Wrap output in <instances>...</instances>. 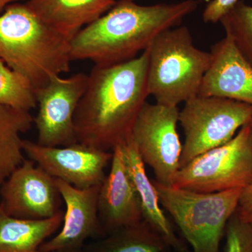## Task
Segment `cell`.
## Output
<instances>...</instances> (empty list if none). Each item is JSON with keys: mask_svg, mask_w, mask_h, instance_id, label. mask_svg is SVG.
I'll return each mask as SVG.
<instances>
[{"mask_svg": "<svg viewBox=\"0 0 252 252\" xmlns=\"http://www.w3.org/2000/svg\"><path fill=\"white\" fill-rule=\"evenodd\" d=\"M19 1H26V0H0V15L3 14L6 6Z\"/></svg>", "mask_w": 252, "mask_h": 252, "instance_id": "cell-25", "label": "cell"}, {"mask_svg": "<svg viewBox=\"0 0 252 252\" xmlns=\"http://www.w3.org/2000/svg\"><path fill=\"white\" fill-rule=\"evenodd\" d=\"M220 23L225 35L231 38L240 52L252 65V6L239 0Z\"/></svg>", "mask_w": 252, "mask_h": 252, "instance_id": "cell-21", "label": "cell"}, {"mask_svg": "<svg viewBox=\"0 0 252 252\" xmlns=\"http://www.w3.org/2000/svg\"><path fill=\"white\" fill-rule=\"evenodd\" d=\"M167 248L161 235L142 220L85 245L81 252H164Z\"/></svg>", "mask_w": 252, "mask_h": 252, "instance_id": "cell-19", "label": "cell"}, {"mask_svg": "<svg viewBox=\"0 0 252 252\" xmlns=\"http://www.w3.org/2000/svg\"><path fill=\"white\" fill-rule=\"evenodd\" d=\"M252 182V127L244 126L229 142L180 167L172 187L200 193L243 189Z\"/></svg>", "mask_w": 252, "mask_h": 252, "instance_id": "cell-6", "label": "cell"}, {"mask_svg": "<svg viewBox=\"0 0 252 252\" xmlns=\"http://www.w3.org/2000/svg\"><path fill=\"white\" fill-rule=\"evenodd\" d=\"M64 211L46 220L15 218L0 207V252H41L46 240L61 228Z\"/></svg>", "mask_w": 252, "mask_h": 252, "instance_id": "cell-17", "label": "cell"}, {"mask_svg": "<svg viewBox=\"0 0 252 252\" xmlns=\"http://www.w3.org/2000/svg\"><path fill=\"white\" fill-rule=\"evenodd\" d=\"M62 201L56 179L30 159H26L0 189V207L15 218H51L61 210Z\"/></svg>", "mask_w": 252, "mask_h": 252, "instance_id": "cell-11", "label": "cell"}, {"mask_svg": "<svg viewBox=\"0 0 252 252\" xmlns=\"http://www.w3.org/2000/svg\"><path fill=\"white\" fill-rule=\"evenodd\" d=\"M23 151L51 177L76 188L84 189L101 185L112 152H106L76 142L64 147H46L23 140Z\"/></svg>", "mask_w": 252, "mask_h": 252, "instance_id": "cell-10", "label": "cell"}, {"mask_svg": "<svg viewBox=\"0 0 252 252\" xmlns=\"http://www.w3.org/2000/svg\"><path fill=\"white\" fill-rule=\"evenodd\" d=\"M198 5V0L149 6L119 0L71 39L72 61L109 65L135 59L162 32L180 26Z\"/></svg>", "mask_w": 252, "mask_h": 252, "instance_id": "cell-2", "label": "cell"}, {"mask_svg": "<svg viewBox=\"0 0 252 252\" xmlns=\"http://www.w3.org/2000/svg\"><path fill=\"white\" fill-rule=\"evenodd\" d=\"M152 182L160 205L175 220L192 252H220L227 223L236 212L243 189L200 193Z\"/></svg>", "mask_w": 252, "mask_h": 252, "instance_id": "cell-5", "label": "cell"}, {"mask_svg": "<svg viewBox=\"0 0 252 252\" xmlns=\"http://www.w3.org/2000/svg\"><path fill=\"white\" fill-rule=\"evenodd\" d=\"M116 0H27L28 6L50 27L69 41L107 13Z\"/></svg>", "mask_w": 252, "mask_h": 252, "instance_id": "cell-15", "label": "cell"}, {"mask_svg": "<svg viewBox=\"0 0 252 252\" xmlns=\"http://www.w3.org/2000/svg\"><path fill=\"white\" fill-rule=\"evenodd\" d=\"M250 125H251L252 127V119L251 122H250Z\"/></svg>", "mask_w": 252, "mask_h": 252, "instance_id": "cell-27", "label": "cell"}, {"mask_svg": "<svg viewBox=\"0 0 252 252\" xmlns=\"http://www.w3.org/2000/svg\"><path fill=\"white\" fill-rule=\"evenodd\" d=\"M0 59L34 90L70 70V41L46 24L27 3H14L0 15Z\"/></svg>", "mask_w": 252, "mask_h": 252, "instance_id": "cell-3", "label": "cell"}, {"mask_svg": "<svg viewBox=\"0 0 252 252\" xmlns=\"http://www.w3.org/2000/svg\"><path fill=\"white\" fill-rule=\"evenodd\" d=\"M127 1H134V0H127Z\"/></svg>", "mask_w": 252, "mask_h": 252, "instance_id": "cell-28", "label": "cell"}, {"mask_svg": "<svg viewBox=\"0 0 252 252\" xmlns=\"http://www.w3.org/2000/svg\"><path fill=\"white\" fill-rule=\"evenodd\" d=\"M237 212L241 217L252 215V182L242 190Z\"/></svg>", "mask_w": 252, "mask_h": 252, "instance_id": "cell-24", "label": "cell"}, {"mask_svg": "<svg viewBox=\"0 0 252 252\" xmlns=\"http://www.w3.org/2000/svg\"><path fill=\"white\" fill-rule=\"evenodd\" d=\"M211 61L198 95L233 99L252 105V65L225 35L212 47Z\"/></svg>", "mask_w": 252, "mask_h": 252, "instance_id": "cell-14", "label": "cell"}, {"mask_svg": "<svg viewBox=\"0 0 252 252\" xmlns=\"http://www.w3.org/2000/svg\"><path fill=\"white\" fill-rule=\"evenodd\" d=\"M252 119L251 104L198 94L189 99L179 113V123L185 134L180 167L229 142Z\"/></svg>", "mask_w": 252, "mask_h": 252, "instance_id": "cell-7", "label": "cell"}, {"mask_svg": "<svg viewBox=\"0 0 252 252\" xmlns=\"http://www.w3.org/2000/svg\"><path fill=\"white\" fill-rule=\"evenodd\" d=\"M121 144L127 170L140 197L143 220L152 225L168 247L173 248L176 252H190L177 238L171 223L164 213L157 189L147 175L145 165L130 135Z\"/></svg>", "mask_w": 252, "mask_h": 252, "instance_id": "cell-16", "label": "cell"}, {"mask_svg": "<svg viewBox=\"0 0 252 252\" xmlns=\"http://www.w3.org/2000/svg\"><path fill=\"white\" fill-rule=\"evenodd\" d=\"M0 104L31 112L36 107L35 90L0 59Z\"/></svg>", "mask_w": 252, "mask_h": 252, "instance_id": "cell-20", "label": "cell"}, {"mask_svg": "<svg viewBox=\"0 0 252 252\" xmlns=\"http://www.w3.org/2000/svg\"><path fill=\"white\" fill-rule=\"evenodd\" d=\"M89 75L77 73L69 77L54 76L36 89L38 112L34 118L37 143L64 147L77 142L74 117L87 88Z\"/></svg>", "mask_w": 252, "mask_h": 252, "instance_id": "cell-9", "label": "cell"}, {"mask_svg": "<svg viewBox=\"0 0 252 252\" xmlns=\"http://www.w3.org/2000/svg\"><path fill=\"white\" fill-rule=\"evenodd\" d=\"M223 252H252V222L246 221L235 212L225 230Z\"/></svg>", "mask_w": 252, "mask_h": 252, "instance_id": "cell-22", "label": "cell"}, {"mask_svg": "<svg viewBox=\"0 0 252 252\" xmlns=\"http://www.w3.org/2000/svg\"><path fill=\"white\" fill-rule=\"evenodd\" d=\"M242 219H243V220H246V221L249 222H252V215H250V216H247V217H241Z\"/></svg>", "mask_w": 252, "mask_h": 252, "instance_id": "cell-26", "label": "cell"}, {"mask_svg": "<svg viewBox=\"0 0 252 252\" xmlns=\"http://www.w3.org/2000/svg\"><path fill=\"white\" fill-rule=\"evenodd\" d=\"M112 152L110 170L99 186L97 199L104 237L143 220L140 197L127 170L122 144Z\"/></svg>", "mask_w": 252, "mask_h": 252, "instance_id": "cell-13", "label": "cell"}, {"mask_svg": "<svg viewBox=\"0 0 252 252\" xmlns=\"http://www.w3.org/2000/svg\"><path fill=\"white\" fill-rule=\"evenodd\" d=\"M33 124L34 118L28 111L0 104V189L26 160L21 135Z\"/></svg>", "mask_w": 252, "mask_h": 252, "instance_id": "cell-18", "label": "cell"}, {"mask_svg": "<svg viewBox=\"0 0 252 252\" xmlns=\"http://www.w3.org/2000/svg\"><path fill=\"white\" fill-rule=\"evenodd\" d=\"M239 0H212L205 6L203 20L205 23H217L234 7Z\"/></svg>", "mask_w": 252, "mask_h": 252, "instance_id": "cell-23", "label": "cell"}, {"mask_svg": "<svg viewBox=\"0 0 252 252\" xmlns=\"http://www.w3.org/2000/svg\"><path fill=\"white\" fill-rule=\"evenodd\" d=\"M148 49L147 88L157 103L178 107L198 95L211 54L194 45L187 26L163 32Z\"/></svg>", "mask_w": 252, "mask_h": 252, "instance_id": "cell-4", "label": "cell"}, {"mask_svg": "<svg viewBox=\"0 0 252 252\" xmlns=\"http://www.w3.org/2000/svg\"><path fill=\"white\" fill-rule=\"evenodd\" d=\"M149 49L135 59L94 65L76 111L77 142L112 152L130 135L149 96Z\"/></svg>", "mask_w": 252, "mask_h": 252, "instance_id": "cell-1", "label": "cell"}, {"mask_svg": "<svg viewBox=\"0 0 252 252\" xmlns=\"http://www.w3.org/2000/svg\"><path fill=\"white\" fill-rule=\"evenodd\" d=\"M65 204L61 229L41 245V252H81L88 239L104 233L99 223L97 199L99 186L80 189L56 180Z\"/></svg>", "mask_w": 252, "mask_h": 252, "instance_id": "cell-12", "label": "cell"}, {"mask_svg": "<svg viewBox=\"0 0 252 252\" xmlns=\"http://www.w3.org/2000/svg\"><path fill=\"white\" fill-rule=\"evenodd\" d=\"M178 107L146 102L136 119L130 137L144 165L155 180L172 187L180 168L182 145L177 132Z\"/></svg>", "mask_w": 252, "mask_h": 252, "instance_id": "cell-8", "label": "cell"}]
</instances>
